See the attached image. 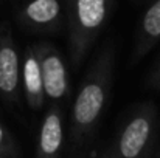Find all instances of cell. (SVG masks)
<instances>
[{"label":"cell","mask_w":160,"mask_h":158,"mask_svg":"<svg viewBox=\"0 0 160 158\" xmlns=\"http://www.w3.org/2000/svg\"><path fill=\"white\" fill-rule=\"evenodd\" d=\"M115 67V51L106 45L89 67L72 107L70 135L73 144H82L95 132L112 89Z\"/></svg>","instance_id":"cell-1"},{"label":"cell","mask_w":160,"mask_h":158,"mask_svg":"<svg viewBox=\"0 0 160 158\" xmlns=\"http://www.w3.org/2000/svg\"><path fill=\"white\" fill-rule=\"evenodd\" d=\"M152 158H160V147H157V149H156V152H154Z\"/></svg>","instance_id":"cell-13"},{"label":"cell","mask_w":160,"mask_h":158,"mask_svg":"<svg viewBox=\"0 0 160 158\" xmlns=\"http://www.w3.org/2000/svg\"><path fill=\"white\" fill-rule=\"evenodd\" d=\"M100 158H112V155H110V152H109V149H106L101 155H100Z\"/></svg>","instance_id":"cell-12"},{"label":"cell","mask_w":160,"mask_h":158,"mask_svg":"<svg viewBox=\"0 0 160 158\" xmlns=\"http://www.w3.org/2000/svg\"><path fill=\"white\" fill-rule=\"evenodd\" d=\"M0 152L5 155H14V147H12V140L8 135L5 126L0 122Z\"/></svg>","instance_id":"cell-10"},{"label":"cell","mask_w":160,"mask_h":158,"mask_svg":"<svg viewBox=\"0 0 160 158\" xmlns=\"http://www.w3.org/2000/svg\"><path fill=\"white\" fill-rule=\"evenodd\" d=\"M160 41V0H151L145 8L135 31L131 60L137 64Z\"/></svg>","instance_id":"cell-7"},{"label":"cell","mask_w":160,"mask_h":158,"mask_svg":"<svg viewBox=\"0 0 160 158\" xmlns=\"http://www.w3.org/2000/svg\"><path fill=\"white\" fill-rule=\"evenodd\" d=\"M22 87L27 98L28 105L33 110L41 108L45 103V92H44V82L39 67V59L34 50V45L28 47L25 51L23 64H22Z\"/></svg>","instance_id":"cell-9"},{"label":"cell","mask_w":160,"mask_h":158,"mask_svg":"<svg viewBox=\"0 0 160 158\" xmlns=\"http://www.w3.org/2000/svg\"><path fill=\"white\" fill-rule=\"evenodd\" d=\"M112 0H68L70 59L79 67L106 25Z\"/></svg>","instance_id":"cell-2"},{"label":"cell","mask_w":160,"mask_h":158,"mask_svg":"<svg viewBox=\"0 0 160 158\" xmlns=\"http://www.w3.org/2000/svg\"><path fill=\"white\" fill-rule=\"evenodd\" d=\"M157 108L152 103L140 104L121 124L112 144V158H152L157 141Z\"/></svg>","instance_id":"cell-3"},{"label":"cell","mask_w":160,"mask_h":158,"mask_svg":"<svg viewBox=\"0 0 160 158\" xmlns=\"http://www.w3.org/2000/svg\"><path fill=\"white\" fill-rule=\"evenodd\" d=\"M149 84H151V87H154V89H159V90H160V59H159V62H157V65L154 67L152 73H151Z\"/></svg>","instance_id":"cell-11"},{"label":"cell","mask_w":160,"mask_h":158,"mask_svg":"<svg viewBox=\"0 0 160 158\" xmlns=\"http://www.w3.org/2000/svg\"><path fill=\"white\" fill-rule=\"evenodd\" d=\"M78 158H81V157H78Z\"/></svg>","instance_id":"cell-14"},{"label":"cell","mask_w":160,"mask_h":158,"mask_svg":"<svg viewBox=\"0 0 160 158\" xmlns=\"http://www.w3.org/2000/svg\"><path fill=\"white\" fill-rule=\"evenodd\" d=\"M34 50L39 59L45 98L52 104H59L61 101H65L68 98L70 84H68L67 65L61 53L48 42L36 44Z\"/></svg>","instance_id":"cell-4"},{"label":"cell","mask_w":160,"mask_h":158,"mask_svg":"<svg viewBox=\"0 0 160 158\" xmlns=\"http://www.w3.org/2000/svg\"><path fill=\"white\" fill-rule=\"evenodd\" d=\"M64 144V115L59 104H52L44 116L39 138L36 158H61Z\"/></svg>","instance_id":"cell-8"},{"label":"cell","mask_w":160,"mask_h":158,"mask_svg":"<svg viewBox=\"0 0 160 158\" xmlns=\"http://www.w3.org/2000/svg\"><path fill=\"white\" fill-rule=\"evenodd\" d=\"M19 22L33 31H56L62 22L61 0H28L19 12Z\"/></svg>","instance_id":"cell-6"},{"label":"cell","mask_w":160,"mask_h":158,"mask_svg":"<svg viewBox=\"0 0 160 158\" xmlns=\"http://www.w3.org/2000/svg\"><path fill=\"white\" fill-rule=\"evenodd\" d=\"M22 68L17 47L8 31L0 33V95L11 103L19 101Z\"/></svg>","instance_id":"cell-5"}]
</instances>
